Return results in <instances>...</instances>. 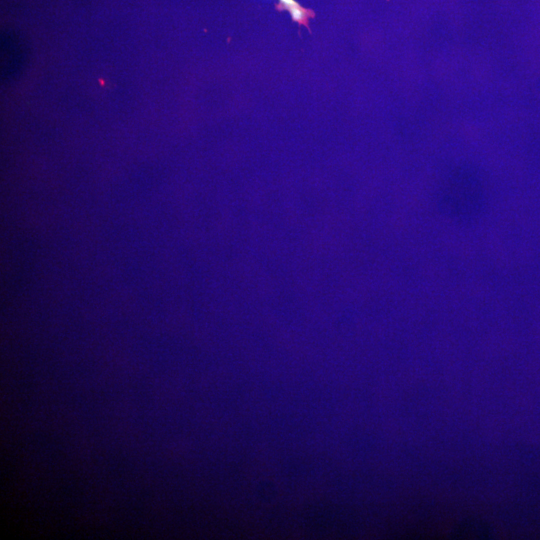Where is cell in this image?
Segmentation results:
<instances>
[{
  "instance_id": "cell-1",
  "label": "cell",
  "mask_w": 540,
  "mask_h": 540,
  "mask_svg": "<svg viewBox=\"0 0 540 540\" xmlns=\"http://www.w3.org/2000/svg\"><path fill=\"white\" fill-rule=\"evenodd\" d=\"M453 536L456 538H487L488 526L479 520L469 519L462 521L455 529Z\"/></svg>"
}]
</instances>
